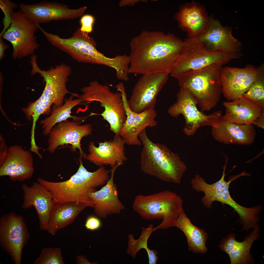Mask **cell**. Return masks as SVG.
Instances as JSON below:
<instances>
[{
    "instance_id": "6da1fadb",
    "label": "cell",
    "mask_w": 264,
    "mask_h": 264,
    "mask_svg": "<svg viewBox=\"0 0 264 264\" xmlns=\"http://www.w3.org/2000/svg\"><path fill=\"white\" fill-rule=\"evenodd\" d=\"M184 44L172 34L143 31L130 43L129 74H170Z\"/></svg>"
},
{
    "instance_id": "7a4b0ae2",
    "label": "cell",
    "mask_w": 264,
    "mask_h": 264,
    "mask_svg": "<svg viewBox=\"0 0 264 264\" xmlns=\"http://www.w3.org/2000/svg\"><path fill=\"white\" fill-rule=\"evenodd\" d=\"M78 160V169L68 180L55 182L40 178L37 182L50 192L55 203L77 202L94 208L88 194L95 191L96 187L106 184L110 177V170L103 166L95 171L90 172L84 166L81 157Z\"/></svg>"
},
{
    "instance_id": "3957f363",
    "label": "cell",
    "mask_w": 264,
    "mask_h": 264,
    "mask_svg": "<svg viewBox=\"0 0 264 264\" xmlns=\"http://www.w3.org/2000/svg\"><path fill=\"white\" fill-rule=\"evenodd\" d=\"M138 136L143 146L140 164L143 172L164 181L180 183L187 167L178 154L162 144L152 142L145 129Z\"/></svg>"
},
{
    "instance_id": "277c9868",
    "label": "cell",
    "mask_w": 264,
    "mask_h": 264,
    "mask_svg": "<svg viewBox=\"0 0 264 264\" xmlns=\"http://www.w3.org/2000/svg\"><path fill=\"white\" fill-rule=\"evenodd\" d=\"M227 163V162L225 161L222 176L219 180L213 184H209L207 183L201 176H199L194 181L193 189L197 192H202L204 193L201 202L207 209H211L213 202L215 201L228 205L233 208L239 215L238 221L242 225V230L247 231L250 228L254 229L259 228V215L263 209L262 206L259 205L250 208L243 206L232 198L229 191L231 183L241 176H246V173L243 171L240 174L232 176L228 182L226 181L224 178Z\"/></svg>"
},
{
    "instance_id": "5b68a950",
    "label": "cell",
    "mask_w": 264,
    "mask_h": 264,
    "mask_svg": "<svg viewBox=\"0 0 264 264\" xmlns=\"http://www.w3.org/2000/svg\"><path fill=\"white\" fill-rule=\"evenodd\" d=\"M31 74H40L43 77L45 85L42 93L36 100L25 108L26 112L31 117L33 122L36 124L40 116L49 110L52 105L58 107L63 104L64 98L69 92L66 84L72 73L69 66L62 64L47 70H42L38 66L37 61H33Z\"/></svg>"
},
{
    "instance_id": "8992f818",
    "label": "cell",
    "mask_w": 264,
    "mask_h": 264,
    "mask_svg": "<svg viewBox=\"0 0 264 264\" xmlns=\"http://www.w3.org/2000/svg\"><path fill=\"white\" fill-rule=\"evenodd\" d=\"M183 201L176 193L168 190L144 195H139L134 200L133 209L147 220L156 219L162 221L156 227L166 229L174 226L175 222L183 210Z\"/></svg>"
},
{
    "instance_id": "52a82bcc",
    "label": "cell",
    "mask_w": 264,
    "mask_h": 264,
    "mask_svg": "<svg viewBox=\"0 0 264 264\" xmlns=\"http://www.w3.org/2000/svg\"><path fill=\"white\" fill-rule=\"evenodd\" d=\"M41 31L48 41L53 46L81 63L103 65L117 69L120 63L119 57H107L96 48L97 44L94 39L88 34L81 32L79 28L72 36L62 38L56 34Z\"/></svg>"
},
{
    "instance_id": "ba28073f",
    "label": "cell",
    "mask_w": 264,
    "mask_h": 264,
    "mask_svg": "<svg viewBox=\"0 0 264 264\" xmlns=\"http://www.w3.org/2000/svg\"><path fill=\"white\" fill-rule=\"evenodd\" d=\"M223 65L215 63L177 79L179 87L187 88L195 97L202 112L215 107L220 99Z\"/></svg>"
},
{
    "instance_id": "9c48e42d",
    "label": "cell",
    "mask_w": 264,
    "mask_h": 264,
    "mask_svg": "<svg viewBox=\"0 0 264 264\" xmlns=\"http://www.w3.org/2000/svg\"><path fill=\"white\" fill-rule=\"evenodd\" d=\"M185 44L170 72L171 76L177 79L213 64L223 65L241 57L240 53H228L220 51L211 52L196 37L184 42Z\"/></svg>"
},
{
    "instance_id": "30bf717a",
    "label": "cell",
    "mask_w": 264,
    "mask_h": 264,
    "mask_svg": "<svg viewBox=\"0 0 264 264\" xmlns=\"http://www.w3.org/2000/svg\"><path fill=\"white\" fill-rule=\"evenodd\" d=\"M81 90L82 94L79 98L82 101L99 102L105 109L100 114L109 123L111 131L119 134L127 118L121 93L112 91L109 86L96 80L91 81Z\"/></svg>"
},
{
    "instance_id": "8fae6325",
    "label": "cell",
    "mask_w": 264,
    "mask_h": 264,
    "mask_svg": "<svg viewBox=\"0 0 264 264\" xmlns=\"http://www.w3.org/2000/svg\"><path fill=\"white\" fill-rule=\"evenodd\" d=\"M177 98L176 101L169 108L167 112L174 118H177L180 114L183 116L186 124L183 131L188 135H193L201 126H214L223 120L221 110L209 115L199 111L196 107V99L185 87H180Z\"/></svg>"
},
{
    "instance_id": "7c38bea8",
    "label": "cell",
    "mask_w": 264,
    "mask_h": 264,
    "mask_svg": "<svg viewBox=\"0 0 264 264\" xmlns=\"http://www.w3.org/2000/svg\"><path fill=\"white\" fill-rule=\"evenodd\" d=\"M39 25L20 10L13 12L10 25L1 37L11 44L14 59L32 55L38 48L35 33Z\"/></svg>"
},
{
    "instance_id": "4fadbf2b",
    "label": "cell",
    "mask_w": 264,
    "mask_h": 264,
    "mask_svg": "<svg viewBox=\"0 0 264 264\" xmlns=\"http://www.w3.org/2000/svg\"><path fill=\"white\" fill-rule=\"evenodd\" d=\"M30 237L22 216L10 212L0 218V246L10 256L15 264H21L23 248Z\"/></svg>"
},
{
    "instance_id": "5bb4252c",
    "label": "cell",
    "mask_w": 264,
    "mask_h": 264,
    "mask_svg": "<svg viewBox=\"0 0 264 264\" xmlns=\"http://www.w3.org/2000/svg\"><path fill=\"white\" fill-rule=\"evenodd\" d=\"M169 74L161 72L143 75L135 84L128 101L130 109L137 113L154 110L157 97Z\"/></svg>"
},
{
    "instance_id": "9a60e30c",
    "label": "cell",
    "mask_w": 264,
    "mask_h": 264,
    "mask_svg": "<svg viewBox=\"0 0 264 264\" xmlns=\"http://www.w3.org/2000/svg\"><path fill=\"white\" fill-rule=\"evenodd\" d=\"M20 10L28 18L39 24L52 21L73 20L81 16L87 9L84 6L71 9L56 1H44L33 4H21Z\"/></svg>"
},
{
    "instance_id": "2e32d148",
    "label": "cell",
    "mask_w": 264,
    "mask_h": 264,
    "mask_svg": "<svg viewBox=\"0 0 264 264\" xmlns=\"http://www.w3.org/2000/svg\"><path fill=\"white\" fill-rule=\"evenodd\" d=\"M92 131V125L90 123L81 125L77 121L67 120L58 123L48 135L47 150L53 153L58 146L70 144L72 151L75 152L78 149L81 157L86 159L87 155L83 151L80 142L83 137L91 135Z\"/></svg>"
},
{
    "instance_id": "e0dca14e",
    "label": "cell",
    "mask_w": 264,
    "mask_h": 264,
    "mask_svg": "<svg viewBox=\"0 0 264 264\" xmlns=\"http://www.w3.org/2000/svg\"><path fill=\"white\" fill-rule=\"evenodd\" d=\"M115 88L117 91L122 94L127 117L119 134L125 140L126 144L140 145L142 143L138 137L139 134L147 127H153L157 125V122L155 120L157 113L154 110H149L139 113L133 111L128 104L123 83H118Z\"/></svg>"
},
{
    "instance_id": "ac0fdd59",
    "label": "cell",
    "mask_w": 264,
    "mask_h": 264,
    "mask_svg": "<svg viewBox=\"0 0 264 264\" xmlns=\"http://www.w3.org/2000/svg\"><path fill=\"white\" fill-rule=\"evenodd\" d=\"M258 71V67L250 65L243 68L223 67L220 75L221 93L229 101L241 98L255 80Z\"/></svg>"
},
{
    "instance_id": "d6986e66",
    "label": "cell",
    "mask_w": 264,
    "mask_h": 264,
    "mask_svg": "<svg viewBox=\"0 0 264 264\" xmlns=\"http://www.w3.org/2000/svg\"><path fill=\"white\" fill-rule=\"evenodd\" d=\"M209 20L205 30L196 37L206 48L211 52L241 53L242 44L232 35L231 28L222 26L219 21L212 18Z\"/></svg>"
},
{
    "instance_id": "ffe728a7",
    "label": "cell",
    "mask_w": 264,
    "mask_h": 264,
    "mask_svg": "<svg viewBox=\"0 0 264 264\" xmlns=\"http://www.w3.org/2000/svg\"><path fill=\"white\" fill-rule=\"evenodd\" d=\"M34 171L31 153L20 145L8 148L6 158L0 166V176H9L12 181H23L30 178Z\"/></svg>"
},
{
    "instance_id": "44dd1931",
    "label": "cell",
    "mask_w": 264,
    "mask_h": 264,
    "mask_svg": "<svg viewBox=\"0 0 264 264\" xmlns=\"http://www.w3.org/2000/svg\"><path fill=\"white\" fill-rule=\"evenodd\" d=\"M98 147L94 143L88 145L89 154L86 159L100 166L109 165L111 167L116 165H123L127 158L125 156V140L119 134L115 135L112 140L99 143Z\"/></svg>"
},
{
    "instance_id": "7402d4cb",
    "label": "cell",
    "mask_w": 264,
    "mask_h": 264,
    "mask_svg": "<svg viewBox=\"0 0 264 264\" xmlns=\"http://www.w3.org/2000/svg\"><path fill=\"white\" fill-rule=\"evenodd\" d=\"M22 188L23 193L22 208L26 209L34 207L38 218L40 229L47 231L49 215L54 203L51 193L38 182H33L30 186L23 184Z\"/></svg>"
},
{
    "instance_id": "603a6c76",
    "label": "cell",
    "mask_w": 264,
    "mask_h": 264,
    "mask_svg": "<svg viewBox=\"0 0 264 264\" xmlns=\"http://www.w3.org/2000/svg\"><path fill=\"white\" fill-rule=\"evenodd\" d=\"M119 166L116 165L111 167V176L101 189L88 194L94 205V212L100 218H104L112 214H120L125 208L119 199L118 191L114 181L115 172Z\"/></svg>"
},
{
    "instance_id": "cb8c5ba5",
    "label": "cell",
    "mask_w": 264,
    "mask_h": 264,
    "mask_svg": "<svg viewBox=\"0 0 264 264\" xmlns=\"http://www.w3.org/2000/svg\"><path fill=\"white\" fill-rule=\"evenodd\" d=\"M211 133L215 140L226 144L250 145L256 132L252 124H238L223 120L211 127Z\"/></svg>"
},
{
    "instance_id": "d4e9b609",
    "label": "cell",
    "mask_w": 264,
    "mask_h": 264,
    "mask_svg": "<svg viewBox=\"0 0 264 264\" xmlns=\"http://www.w3.org/2000/svg\"><path fill=\"white\" fill-rule=\"evenodd\" d=\"M260 232L259 228L253 230L242 242L237 241L234 234L231 233L221 241L219 247L228 255L231 264H253L250 250L253 242L259 238Z\"/></svg>"
},
{
    "instance_id": "484cf974",
    "label": "cell",
    "mask_w": 264,
    "mask_h": 264,
    "mask_svg": "<svg viewBox=\"0 0 264 264\" xmlns=\"http://www.w3.org/2000/svg\"><path fill=\"white\" fill-rule=\"evenodd\" d=\"M223 104L225 110L223 120L238 124H253L264 109L242 97Z\"/></svg>"
},
{
    "instance_id": "4316f807",
    "label": "cell",
    "mask_w": 264,
    "mask_h": 264,
    "mask_svg": "<svg viewBox=\"0 0 264 264\" xmlns=\"http://www.w3.org/2000/svg\"><path fill=\"white\" fill-rule=\"evenodd\" d=\"M87 207L84 204L77 202H54L49 215L47 231L54 235L59 230L72 223Z\"/></svg>"
},
{
    "instance_id": "83f0119b",
    "label": "cell",
    "mask_w": 264,
    "mask_h": 264,
    "mask_svg": "<svg viewBox=\"0 0 264 264\" xmlns=\"http://www.w3.org/2000/svg\"><path fill=\"white\" fill-rule=\"evenodd\" d=\"M174 226L180 229L185 235L189 251L202 254L207 252L206 244L208 238V233L204 230L194 225L183 209L176 220Z\"/></svg>"
},
{
    "instance_id": "f1b7e54d",
    "label": "cell",
    "mask_w": 264,
    "mask_h": 264,
    "mask_svg": "<svg viewBox=\"0 0 264 264\" xmlns=\"http://www.w3.org/2000/svg\"><path fill=\"white\" fill-rule=\"evenodd\" d=\"M79 96L77 94H71L69 99H65L64 103L58 107H53L52 113L48 117L41 120L40 123L43 129V134L45 136L48 135L52 128L57 123L72 118L75 121L81 120L79 117L73 116L71 115L72 109L80 104L82 101L80 98L73 99L74 97Z\"/></svg>"
},
{
    "instance_id": "f546056e",
    "label": "cell",
    "mask_w": 264,
    "mask_h": 264,
    "mask_svg": "<svg viewBox=\"0 0 264 264\" xmlns=\"http://www.w3.org/2000/svg\"><path fill=\"white\" fill-rule=\"evenodd\" d=\"M177 19L180 25L196 37L203 32L209 23L198 7L193 6L182 9L178 12Z\"/></svg>"
},
{
    "instance_id": "4dcf8cb0",
    "label": "cell",
    "mask_w": 264,
    "mask_h": 264,
    "mask_svg": "<svg viewBox=\"0 0 264 264\" xmlns=\"http://www.w3.org/2000/svg\"><path fill=\"white\" fill-rule=\"evenodd\" d=\"M153 227V224H150L147 228H143L140 237L137 239H134L132 234L128 235L127 254L132 258H135L138 252L141 249H144L147 253L149 264H156L158 259V252L155 250L150 249L147 246L148 239L152 233L154 232Z\"/></svg>"
},
{
    "instance_id": "1f68e13d",
    "label": "cell",
    "mask_w": 264,
    "mask_h": 264,
    "mask_svg": "<svg viewBox=\"0 0 264 264\" xmlns=\"http://www.w3.org/2000/svg\"><path fill=\"white\" fill-rule=\"evenodd\" d=\"M257 76L248 90L241 97L264 108V66L258 67Z\"/></svg>"
},
{
    "instance_id": "d6a6232c",
    "label": "cell",
    "mask_w": 264,
    "mask_h": 264,
    "mask_svg": "<svg viewBox=\"0 0 264 264\" xmlns=\"http://www.w3.org/2000/svg\"><path fill=\"white\" fill-rule=\"evenodd\" d=\"M60 247H45L35 260L33 264H65Z\"/></svg>"
},
{
    "instance_id": "836d02e7",
    "label": "cell",
    "mask_w": 264,
    "mask_h": 264,
    "mask_svg": "<svg viewBox=\"0 0 264 264\" xmlns=\"http://www.w3.org/2000/svg\"><path fill=\"white\" fill-rule=\"evenodd\" d=\"M16 3L9 0H0V8L3 11L4 17L3 20V29L0 34V37L10 27L14 10L18 7Z\"/></svg>"
},
{
    "instance_id": "e575fe53",
    "label": "cell",
    "mask_w": 264,
    "mask_h": 264,
    "mask_svg": "<svg viewBox=\"0 0 264 264\" xmlns=\"http://www.w3.org/2000/svg\"><path fill=\"white\" fill-rule=\"evenodd\" d=\"M94 21V17L91 15L86 14L82 16L80 21V31L82 32L88 34L91 33L92 31Z\"/></svg>"
},
{
    "instance_id": "d590c367",
    "label": "cell",
    "mask_w": 264,
    "mask_h": 264,
    "mask_svg": "<svg viewBox=\"0 0 264 264\" xmlns=\"http://www.w3.org/2000/svg\"><path fill=\"white\" fill-rule=\"evenodd\" d=\"M87 229L91 231L96 230L99 229L101 226L100 220L94 216H91L87 219L85 224Z\"/></svg>"
},
{
    "instance_id": "8d00e7d4",
    "label": "cell",
    "mask_w": 264,
    "mask_h": 264,
    "mask_svg": "<svg viewBox=\"0 0 264 264\" xmlns=\"http://www.w3.org/2000/svg\"><path fill=\"white\" fill-rule=\"evenodd\" d=\"M8 149L4 140L2 136L0 139V166L3 164L7 155Z\"/></svg>"
},
{
    "instance_id": "74e56055",
    "label": "cell",
    "mask_w": 264,
    "mask_h": 264,
    "mask_svg": "<svg viewBox=\"0 0 264 264\" xmlns=\"http://www.w3.org/2000/svg\"><path fill=\"white\" fill-rule=\"evenodd\" d=\"M253 124H254L262 129L264 128V109L261 114L253 121Z\"/></svg>"
},
{
    "instance_id": "f35d334b",
    "label": "cell",
    "mask_w": 264,
    "mask_h": 264,
    "mask_svg": "<svg viewBox=\"0 0 264 264\" xmlns=\"http://www.w3.org/2000/svg\"><path fill=\"white\" fill-rule=\"evenodd\" d=\"M76 263L77 264H96L95 262L91 263L89 262L86 256L84 255L77 256L76 258Z\"/></svg>"
},
{
    "instance_id": "ab89813d",
    "label": "cell",
    "mask_w": 264,
    "mask_h": 264,
    "mask_svg": "<svg viewBox=\"0 0 264 264\" xmlns=\"http://www.w3.org/2000/svg\"><path fill=\"white\" fill-rule=\"evenodd\" d=\"M2 37H0V59H1L4 56V52L8 48L7 44L3 40Z\"/></svg>"
},
{
    "instance_id": "60d3db41",
    "label": "cell",
    "mask_w": 264,
    "mask_h": 264,
    "mask_svg": "<svg viewBox=\"0 0 264 264\" xmlns=\"http://www.w3.org/2000/svg\"><path fill=\"white\" fill-rule=\"evenodd\" d=\"M140 1L139 0H122L120 2L119 5L120 7L133 6L136 3Z\"/></svg>"
}]
</instances>
